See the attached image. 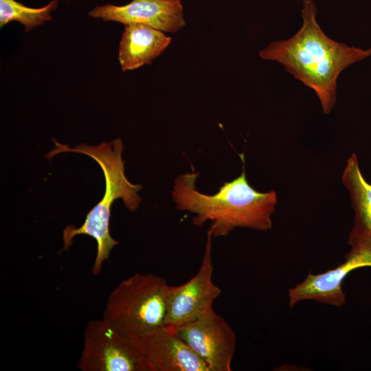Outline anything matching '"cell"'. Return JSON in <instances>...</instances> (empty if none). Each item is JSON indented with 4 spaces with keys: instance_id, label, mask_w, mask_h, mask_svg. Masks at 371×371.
I'll return each mask as SVG.
<instances>
[{
    "instance_id": "cell-1",
    "label": "cell",
    "mask_w": 371,
    "mask_h": 371,
    "mask_svg": "<svg viewBox=\"0 0 371 371\" xmlns=\"http://www.w3.org/2000/svg\"><path fill=\"white\" fill-rule=\"evenodd\" d=\"M313 0H304L303 23L287 40L271 43L259 52L263 60L276 61L319 99L322 111L329 114L336 103L337 80L352 64L371 56V48L363 49L328 36L317 22Z\"/></svg>"
},
{
    "instance_id": "cell-2",
    "label": "cell",
    "mask_w": 371,
    "mask_h": 371,
    "mask_svg": "<svg viewBox=\"0 0 371 371\" xmlns=\"http://www.w3.org/2000/svg\"><path fill=\"white\" fill-rule=\"evenodd\" d=\"M199 172L179 175L175 180L172 198L177 209L196 214L193 223L201 225L211 221L208 229L213 237L226 236L235 227L267 231L271 228L275 212V191L260 192L252 188L243 172L232 181L225 182L217 193L207 195L199 192L196 181Z\"/></svg>"
},
{
    "instance_id": "cell-3",
    "label": "cell",
    "mask_w": 371,
    "mask_h": 371,
    "mask_svg": "<svg viewBox=\"0 0 371 371\" xmlns=\"http://www.w3.org/2000/svg\"><path fill=\"white\" fill-rule=\"evenodd\" d=\"M54 142L55 148L45 155L47 158L51 159L56 155L67 152L86 155L97 162L104 174L105 190L102 199L87 213L79 227L69 225L63 232V250L69 249L73 238L77 235H87L95 239L97 251L91 271L97 276L104 261L109 258L111 251L119 244L109 232L112 204L115 200L122 199L128 210L135 211L141 202L137 192L142 186L131 183L124 174V161L122 159L124 146L120 138L109 142H103L95 146L82 143L69 147L55 139Z\"/></svg>"
},
{
    "instance_id": "cell-4",
    "label": "cell",
    "mask_w": 371,
    "mask_h": 371,
    "mask_svg": "<svg viewBox=\"0 0 371 371\" xmlns=\"http://www.w3.org/2000/svg\"><path fill=\"white\" fill-rule=\"evenodd\" d=\"M168 286L160 276L135 273L111 291L102 318L121 334L142 339L164 326Z\"/></svg>"
},
{
    "instance_id": "cell-5",
    "label": "cell",
    "mask_w": 371,
    "mask_h": 371,
    "mask_svg": "<svg viewBox=\"0 0 371 371\" xmlns=\"http://www.w3.org/2000/svg\"><path fill=\"white\" fill-rule=\"evenodd\" d=\"M82 371H147L142 339L124 335L103 318L89 322L78 362Z\"/></svg>"
},
{
    "instance_id": "cell-6",
    "label": "cell",
    "mask_w": 371,
    "mask_h": 371,
    "mask_svg": "<svg viewBox=\"0 0 371 371\" xmlns=\"http://www.w3.org/2000/svg\"><path fill=\"white\" fill-rule=\"evenodd\" d=\"M207 234L204 255L196 274L183 284L168 286L164 326L173 331L212 311L213 303L221 293V289L212 280L213 236L208 232Z\"/></svg>"
},
{
    "instance_id": "cell-7",
    "label": "cell",
    "mask_w": 371,
    "mask_h": 371,
    "mask_svg": "<svg viewBox=\"0 0 371 371\" xmlns=\"http://www.w3.org/2000/svg\"><path fill=\"white\" fill-rule=\"evenodd\" d=\"M207 364L210 371H230L236 336L214 310L174 330Z\"/></svg>"
},
{
    "instance_id": "cell-8",
    "label": "cell",
    "mask_w": 371,
    "mask_h": 371,
    "mask_svg": "<svg viewBox=\"0 0 371 371\" xmlns=\"http://www.w3.org/2000/svg\"><path fill=\"white\" fill-rule=\"evenodd\" d=\"M344 262L322 273H309L300 284L289 289L291 308L300 301L313 300L336 306L346 303V293L342 282L352 271L363 267H371V241L350 245Z\"/></svg>"
},
{
    "instance_id": "cell-9",
    "label": "cell",
    "mask_w": 371,
    "mask_h": 371,
    "mask_svg": "<svg viewBox=\"0 0 371 371\" xmlns=\"http://www.w3.org/2000/svg\"><path fill=\"white\" fill-rule=\"evenodd\" d=\"M89 16L122 24L140 23L162 32L175 33L186 25L181 0H133L124 5L96 6Z\"/></svg>"
},
{
    "instance_id": "cell-10",
    "label": "cell",
    "mask_w": 371,
    "mask_h": 371,
    "mask_svg": "<svg viewBox=\"0 0 371 371\" xmlns=\"http://www.w3.org/2000/svg\"><path fill=\"white\" fill-rule=\"evenodd\" d=\"M142 339L147 371H210L175 331L164 326Z\"/></svg>"
},
{
    "instance_id": "cell-11",
    "label": "cell",
    "mask_w": 371,
    "mask_h": 371,
    "mask_svg": "<svg viewBox=\"0 0 371 371\" xmlns=\"http://www.w3.org/2000/svg\"><path fill=\"white\" fill-rule=\"evenodd\" d=\"M172 38L164 32L140 23L125 25L118 58L123 71L151 64L168 47Z\"/></svg>"
},
{
    "instance_id": "cell-12",
    "label": "cell",
    "mask_w": 371,
    "mask_h": 371,
    "mask_svg": "<svg viewBox=\"0 0 371 371\" xmlns=\"http://www.w3.org/2000/svg\"><path fill=\"white\" fill-rule=\"evenodd\" d=\"M341 180L350 193L355 212V223L348 243L352 245L371 241V184L364 179L355 153L347 160Z\"/></svg>"
},
{
    "instance_id": "cell-13",
    "label": "cell",
    "mask_w": 371,
    "mask_h": 371,
    "mask_svg": "<svg viewBox=\"0 0 371 371\" xmlns=\"http://www.w3.org/2000/svg\"><path fill=\"white\" fill-rule=\"evenodd\" d=\"M58 0H52L47 5L38 8L27 7L15 0H0V26L16 21L28 32L52 20L50 12L56 9Z\"/></svg>"
}]
</instances>
